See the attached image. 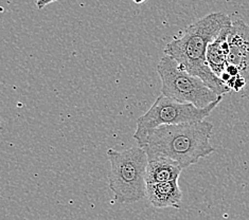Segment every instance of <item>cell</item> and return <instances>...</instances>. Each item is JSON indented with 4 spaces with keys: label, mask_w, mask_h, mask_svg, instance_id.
<instances>
[{
    "label": "cell",
    "mask_w": 249,
    "mask_h": 220,
    "mask_svg": "<svg viewBox=\"0 0 249 220\" xmlns=\"http://www.w3.org/2000/svg\"><path fill=\"white\" fill-rule=\"evenodd\" d=\"M52 1H37L36 2V5H37V8L39 9V10H41V9H44L46 5H48V4H50Z\"/></svg>",
    "instance_id": "cell-10"
},
{
    "label": "cell",
    "mask_w": 249,
    "mask_h": 220,
    "mask_svg": "<svg viewBox=\"0 0 249 220\" xmlns=\"http://www.w3.org/2000/svg\"><path fill=\"white\" fill-rule=\"evenodd\" d=\"M212 129L208 121L163 125L147 132L136 130L134 139L149 160L167 158L185 169L215 151L210 143Z\"/></svg>",
    "instance_id": "cell-1"
},
{
    "label": "cell",
    "mask_w": 249,
    "mask_h": 220,
    "mask_svg": "<svg viewBox=\"0 0 249 220\" xmlns=\"http://www.w3.org/2000/svg\"><path fill=\"white\" fill-rule=\"evenodd\" d=\"M227 66L234 68L247 83L249 82V27L238 19L232 22L228 35Z\"/></svg>",
    "instance_id": "cell-6"
},
{
    "label": "cell",
    "mask_w": 249,
    "mask_h": 220,
    "mask_svg": "<svg viewBox=\"0 0 249 220\" xmlns=\"http://www.w3.org/2000/svg\"><path fill=\"white\" fill-rule=\"evenodd\" d=\"M182 171L181 166L167 158L149 160L145 171L146 186L177 180Z\"/></svg>",
    "instance_id": "cell-8"
},
{
    "label": "cell",
    "mask_w": 249,
    "mask_h": 220,
    "mask_svg": "<svg viewBox=\"0 0 249 220\" xmlns=\"http://www.w3.org/2000/svg\"><path fill=\"white\" fill-rule=\"evenodd\" d=\"M157 72L162 82L161 94L179 103L192 104L203 109L222 98L213 92L199 77L189 73L168 55L160 58Z\"/></svg>",
    "instance_id": "cell-4"
},
{
    "label": "cell",
    "mask_w": 249,
    "mask_h": 220,
    "mask_svg": "<svg viewBox=\"0 0 249 220\" xmlns=\"http://www.w3.org/2000/svg\"><path fill=\"white\" fill-rule=\"evenodd\" d=\"M146 198L156 209H164V207L180 209L182 192L178 186V179L147 186Z\"/></svg>",
    "instance_id": "cell-7"
},
{
    "label": "cell",
    "mask_w": 249,
    "mask_h": 220,
    "mask_svg": "<svg viewBox=\"0 0 249 220\" xmlns=\"http://www.w3.org/2000/svg\"><path fill=\"white\" fill-rule=\"evenodd\" d=\"M231 27L225 28L218 36L212 41L207 51V62L211 71L218 79L222 76L227 67V59L229 52L228 35Z\"/></svg>",
    "instance_id": "cell-9"
},
{
    "label": "cell",
    "mask_w": 249,
    "mask_h": 220,
    "mask_svg": "<svg viewBox=\"0 0 249 220\" xmlns=\"http://www.w3.org/2000/svg\"><path fill=\"white\" fill-rule=\"evenodd\" d=\"M232 26L230 17L221 12L206 15L191 23L180 37L174 38L164 49L165 55L172 57L194 76H197L218 97L230 89L212 72L207 62L209 45L225 28Z\"/></svg>",
    "instance_id": "cell-2"
},
{
    "label": "cell",
    "mask_w": 249,
    "mask_h": 220,
    "mask_svg": "<svg viewBox=\"0 0 249 220\" xmlns=\"http://www.w3.org/2000/svg\"><path fill=\"white\" fill-rule=\"evenodd\" d=\"M110 162L109 188L117 203H135L146 197V152L139 146L124 151H107Z\"/></svg>",
    "instance_id": "cell-3"
},
{
    "label": "cell",
    "mask_w": 249,
    "mask_h": 220,
    "mask_svg": "<svg viewBox=\"0 0 249 220\" xmlns=\"http://www.w3.org/2000/svg\"><path fill=\"white\" fill-rule=\"evenodd\" d=\"M221 101L222 98L206 108L200 109L192 104H182L160 94L151 108L136 121L137 124L136 130L147 132L163 125H178L205 121V118L211 114Z\"/></svg>",
    "instance_id": "cell-5"
}]
</instances>
